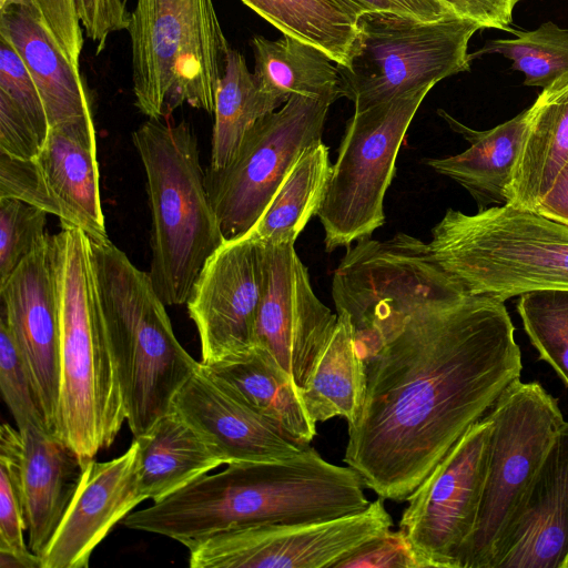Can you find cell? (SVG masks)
Segmentation results:
<instances>
[{
	"instance_id": "ac0fdd59",
	"label": "cell",
	"mask_w": 568,
	"mask_h": 568,
	"mask_svg": "<svg viewBox=\"0 0 568 568\" xmlns=\"http://www.w3.org/2000/svg\"><path fill=\"white\" fill-rule=\"evenodd\" d=\"M145 500L139 480V444L121 456L85 464L77 491L50 542L42 568H87L112 527Z\"/></svg>"
},
{
	"instance_id": "6da1fadb",
	"label": "cell",
	"mask_w": 568,
	"mask_h": 568,
	"mask_svg": "<svg viewBox=\"0 0 568 568\" xmlns=\"http://www.w3.org/2000/svg\"><path fill=\"white\" fill-rule=\"evenodd\" d=\"M332 297L366 365L344 462L379 497L407 500L520 381L515 327L504 301L467 292L406 233L347 247Z\"/></svg>"
},
{
	"instance_id": "1f68e13d",
	"label": "cell",
	"mask_w": 568,
	"mask_h": 568,
	"mask_svg": "<svg viewBox=\"0 0 568 568\" xmlns=\"http://www.w3.org/2000/svg\"><path fill=\"white\" fill-rule=\"evenodd\" d=\"M514 39L490 40L471 60L485 53H499L513 61L511 68L525 75L527 87L546 88L568 74V29L548 21L532 31H511Z\"/></svg>"
},
{
	"instance_id": "e575fe53",
	"label": "cell",
	"mask_w": 568,
	"mask_h": 568,
	"mask_svg": "<svg viewBox=\"0 0 568 568\" xmlns=\"http://www.w3.org/2000/svg\"><path fill=\"white\" fill-rule=\"evenodd\" d=\"M0 390L19 430L28 427L49 430L30 372L2 315H0Z\"/></svg>"
},
{
	"instance_id": "f546056e",
	"label": "cell",
	"mask_w": 568,
	"mask_h": 568,
	"mask_svg": "<svg viewBox=\"0 0 568 568\" xmlns=\"http://www.w3.org/2000/svg\"><path fill=\"white\" fill-rule=\"evenodd\" d=\"M288 36L314 45L346 67L358 39V20L333 0H241Z\"/></svg>"
},
{
	"instance_id": "ab89813d",
	"label": "cell",
	"mask_w": 568,
	"mask_h": 568,
	"mask_svg": "<svg viewBox=\"0 0 568 568\" xmlns=\"http://www.w3.org/2000/svg\"><path fill=\"white\" fill-rule=\"evenodd\" d=\"M455 16L478 22L483 29L511 32L513 12L520 0H438Z\"/></svg>"
},
{
	"instance_id": "2e32d148",
	"label": "cell",
	"mask_w": 568,
	"mask_h": 568,
	"mask_svg": "<svg viewBox=\"0 0 568 568\" xmlns=\"http://www.w3.org/2000/svg\"><path fill=\"white\" fill-rule=\"evenodd\" d=\"M263 284V245L250 235L225 241L206 261L186 302L201 344V364L255 347Z\"/></svg>"
},
{
	"instance_id": "30bf717a",
	"label": "cell",
	"mask_w": 568,
	"mask_h": 568,
	"mask_svg": "<svg viewBox=\"0 0 568 568\" xmlns=\"http://www.w3.org/2000/svg\"><path fill=\"white\" fill-rule=\"evenodd\" d=\"M486 415L490 435L484 494L459 568H489L496 544L565 423L555 397L538 383L520 381Z\"/></svg>"
},
{
	"instance_id": "7bdbcfd3",
	"label": "cell",
	"mask_w": 568,
	"mask_h": 568,
	"mask_svg": "<svg viewBox=\"0 0 568 568\" xmlns=\"http://www.w3.org/2000/svg\"><path fill=\"white\" fill-rule=\"evenodd\" d=\"M337 6L358 20L359 17L373 12H390L409 16L405 9L393 0H333ZM410 17V16H409Z\"/></svg>"
},
{
	"instance_id": "603a6c76",
	"label": "cell",
	"mask_w": 568,
	"mask_h": 568,
	"mask_svg": "<svg viewBox=\"0 0 568 568\" xmlns=\"http://www.w3.org/2000/svg\"><path fill=\"white\" fill-rule=\"evenodd\" d=\"M0 34L28 68L50 128L92 113L80 69L69 60L41 17L12 8L0 14Z\"/></svg>"
},
{
	"instance_id": "ee69618b",
	"label": "cell",
	"mask_w": 568,
	"mask_h": 568,
	"mask_svg": "<svg viewBox=\"0 0 568 568\" xmlns=\"http://www.w3.org/2000/svg\"><path fill=\"white\" fill-rule=\"evenodd\" d=\"M393 1L405 9L410 17L422 21H435L447 17H457L438 0Z\"/></svg>"
},
{
	"instance_id": "d6a6232c",
	"label": "cell",
	"mask_w": 568,
	"mask_h": 568,
	"mask_svg": "<svg viewBox=\"0 0 568 568\" xmlns=\"http://www.w3.org/2000/svg\"><path fill=\"white\" fill-rule=\"evenodd\" d=\"M517 310L539 358L568 386V290H538L519 295Z\"/></svg>"
},
{
	"instance_id": "f1b7e54d",
	"label": "cell",
	"mask_w": 568,
	"mask_h": 568,
	"mask_svg": "<svg viewBox=\"0 0 568 568\" xmlns=\"http://www.w3.org/2000/svg\"><path fill=\"white\" fill-rule=\"evenodd\" d=\"M331 170L328 148L322 140L311 144L293 164L247 235L263 245H294L308 221L317 215Z\"/></svg>"
},
{
	"instance_id": "f6af8a7d",
	"label": "cell",
	"mask_w": 568,
	"mask_h": 568,
	"mask_svg": "<svg viewBox=\"0 0 568 568\" xmlns=\"http://www.w3.org/2000/svg\"><path fill=\"white\" fill-rule=\"evenodd\" d=\"M12 8H23L43 19L39 0H0V14Z\"/></svg>"
},
{
	"instance_id": "9c48e42d",
	"label": "cell",
	"mask_w": 568,
	"mask_h": 568,
	"mask_svg": "<svg viewBox=\"0 0 568 568\" xmlns=\"http://www.w3.org/2000/svg\"><path fill=\"white\" fill-rule=\"evenodd\" d=\"M434 85L355 111L347 121L317 216L326 252L372 237L407 129Z\"/></svg>"
},
{
	"instance_id": "d4e9b609",
	"label": "cell",
	"mask_w": 568,
	"mask_h": 568,
	"mask_svg": "<svg viewBox=\"0 0 568 568\" xmlns=\"http://www.w3.org/2000/svg\"><path fill=\"white\" fill-rule=\"evenodd\" d=\"M139 444V480L145 499L160 501L210 470L225 464L222 456L173 408Z\"/></svg>"
},
{
	"instance_id": "cb8c5ba5",
	"label": "cell",
	"mask_w": 568,
	"mask_h": 568,
	"mask_svg": "<svg viewBox=\"0 0 568 568\" xmlns=\"http://www.w3.org/2000/svg\"><path fill=\"white\" fill-rule=\"evenodd\" d=\"M529 109L509 203L534 211L568 162V74L544 88Z\"/></svg>"
},
{
	"instance_id": "d6986e66",
	"label": "cell",
	"mask_w": 568,
	"mask_h": 568,
	"mask_svg": "<svg viewBox=\"0 0 568 568\" xmlns=\"http://www.w3.org/2000/svg\"><path fill=\"white\" fill-rule=\"evenodd\" d=\"M172 408L226 465L290 459L310 446L248 407L201 362L175 395Z\"/></svg>"
},
{
	"instance_id": "ffe728a7",
	"label": "cell",
	"mask_w": 568,
	"mask_h": 568,
	"mask_svg": "<svg viewBox=\"0 0 568 568\" xmlns=\"http://www.w3.org/2000/svg\"><path fill=\"white\" fill-rule=\"evenodd\" d=\"M568 555V422L499 538L489 568H562Z\"/></svg>"
},
{
	"instance_id": "74e56055",
	"label": "cell",
	"mask_w": 568,
	"mask_h": 568,
	"mask_svg": "<svg viewBox=\"0 0 568 568\" xmlns=\"http://www.w3.org/2000/svg\"><path fill=\"white\" fill-rule=\"evenodd\" d=\"M335 568H426L406 535L390 529L359 547Z\"/></svg>"
},
{
	"instance_id": "52a82bcc",
	"label": "cell",
	"mask_w": 568,
	"mask_h": 568,
	"mask_svg": "<svg viewBox=\"0 0 568 568\" xmlns=\"http://www.w3.org/2000/svg\"><path fill=\"white\" fill-rule=\"evenodd\" d=\"M126 30L141 113L168 118L183 104L214 113L231 47L213 0H136Z\"/></svg>"
},
{
	"instance_id": "b9f144b4",
	"label": "cell",
	"mask_w": 568,
	"mask_h": 568,
	"mask_svg": "<svg viewBox=\"0 0 568 568\" xmlns=\"http://www.w3.org/2000/svg\"><path fill=\"white\" fill-rule=\"evenodd\" d=\"M534 211L568 226V162L560 170L554 184Z\"/></svg>"
},
{
	"instance_id": "5bb4252c",
	"label": "cell",
	"mask_w": 568,
	"mask_h": 568,
	"mask_svg": "<svg viewBox=\"0 0 568 568\" xmlns=\"http://www.w3.org/2000/svg\"><path fill=\"white\" fill-rule=\"evenodd\" d=\"M11 197L57 216L89 239L108 237L100 197L92 113L50 128L40 152L20 160L0 153V199Z\"/></svg>"
},
{
	"instance_id": "bcb514c9",
	"label": "cell",
	"mask_w": 568,
	"mask_h": 568,
	"mask_svg": "<svg viewBox=\"0 0 568 568\" xmlns=\"http://www.w3.org/2000/svg\"><path fill=\"white\" fill-rule=\"evenodd\" d=\"M110 1H111L114 19H115L119 30L120 31L123 29L126 30V28L129 26V21H130V13L126 9L129 0H110Z\"/></svg>"
},
{
	"instance_id": "836d02e7",
	"label": "cell",
	"mask_w": 568,
	"mask_h": 568,
	"mask_svg": "<svg viewBox=\"0 0 568 568\" xmlns=\"http://www.w3.org/2000/svg\"><path fill=\"white\" fill-rule=\"evenodd\" d=\"M22 436L3 424L0 430V551L20 558L26 568H42L41 558L24 541L27 531L20 485Z\"/></svg>"
},
{
	"instance_id": "3957f363",
	"label": "cell",
	"mask_w": 568,
	"mask_h": 568,
	"mask_svg": "<svg viewBox=\"0 0 568 568\" xmlns=\"http://www.w3.org/2000/svg\"><path fill=\"white\" fill-rule=\"evenodd\" d=\"M60 315V388L54 435L85 462L114 442L126 413L95 296L87 234L51 235Z\"/></svg>"
},
{
	"instance_id": "83f0119b",
	"label": "cell",
	"mask_w": 568,
	"mask_h": 568,
	"mask_svg": "<svg viewBox=\"0 0 568 568\" xmlns=\"http://www.w3.org/2000/svg\"><path fill=\"white\" fill-rule=\"evenodd\" d=\"M251 47L257 83L281 105L292 94L342 98L337 63L318 48L288 36H254Z\"/></svg>"
},
{
	"instance_id": "7c38bea8",
	"label": "cell",
	"mask_w": 568,
	"mask_h": 568,
	"mask_svg": "<svg viewBox=\"0 0 568 568\" xmlns=\"http://www.w3.org/2000/svg\"><path fill=\"white\" fill-rule=\"evenodd\" d=\"M384 498L328 520L240 526L181 541L193 568H335L392 528Z\"/></svg>"
},
{
	"instance_id": "7a4b0ae2",
	"label": "cell",
	"mask_w": 568,
	"mask_h": 568,
	"mask_svg": "<svg viewBox=\"0 0 568 568\" xmlns=\"http://www.w3.org/2000/svg\"><path fill=\"white\" fill-rule=\"evenodd\" d=\"M363 487L354 469L308 446L290 459L229 464L131 511L122 524L181 542L240 526L328 520L366 509Z\"/></svg>"
},
{
	"instance_id": "7dc6e473",
	"label": "cell",
	"mask_w": 568,
	"mask_h": 568,
	"mask_svg": "<svg viewBox=\"0 0 568 568\" xmlns=\"http://www.w3.org/2000/svg\"><path fill=\"white\" fill-rule=\"evenodd\" d=\"M562 568H568V555H567V558H566V560H565V562L562 565Z\"/></svg>"
},
{
	"instance_id": "8d00e7d4",
	"label": "cell",
	"mask_w": 568,
	"mask_h": 568,
	"mask_svg": "<svg viewBox=\"0 0 568 568\" xmlns=\"http://www.w3.org/2000/svg\"><path fill=\"white\" fill-rule=\"evenodd\" d=\"M0 101L10 105L43 140L50 125L39 90L13 45L0 34Z\"/></svg>"
},
{
	"instance_id": "d590c367",
	"label": "cell",
	"mask_w": 568,
	"mask_h": 568,
	"mask_svg": "<svg viewBox=\"0 0 568 568\" xmlns=\"http://www.w3.org/2000/svg\"><path fill=\"white\" fill-rule=\"evenodd\" d=\"M47 214L17 199H0V285L49 237Z\"/></svg>"
},
{
	"instance_id": "7402d4cb",
	"label": "cell",
	"mask_w": 568,
	"mask_h": 568,
	"mask_svg": "<svg viewBox=\"0 0 568 568\" xmlns=\"http://www.w3.org/2000/svg\"><path fill=\"white\" fill-rule=\"evenodd\" d=\"M437 113L460 134L469 148L443 159H428L426 164L438 174L462 185L476 201L478 211L493 204L509 203L513 169L526 131L530 109L485 131L471 129L443 109Z\"/></svg>"
},
{
	"instance_id": "277c9868",
	"label": "cell",
	"mask_w": 568,
	"mask_h": 568,
	"mask_svg": "<svg viewBox=\"0 0 568 568\" xmlns=\"http://www.w3.org/2000/svg\"><path fill=\"white\" fill-rule=\"evenodd\" d=\"M89 239V237H88ZM97 301L134 437L172 409L200 366L178 341L149 273L109 239H89Z\"/></svg>"
},
{
	"instance_id": "9a60e30c",
	"label": "cell",
	"mask_w": 568,
	"mask_h": 568,
	"mask_svg": "<svg viewBox=\"0 0 568 568\" xmlns=\"http://www.w3.org/2000/svg\"><path fill=\"white\" fill-rule=\"evenodd\" d=\"M336 324L337 314L315 295L307 268L294 245H263L255 347L273 358L300 390Z\"/></svg>"
},
{
	"instance_id": "484cf974",
	"label": "cell",
	"mask_w": 568,
	"mask_h": 568,
	"mask_svg": "<svg viewBox=\"0 0 568 568\" xmlns=\"http://www.w3.org/2000/svg\"><path fill=\"white\" fill-rule=\"evenodd\" d=\"M203 366L237 398L293 438L310 444L315 437L316 424L300 389L264 351L254 347L241 356Z\"/></svg>"
},
{
	"instance_id": "5b68a950",
	"label": "cell",
	"mask_w": 568,
	"mask_h": 568,
	"mask_svg": "<svg viewBox=\"0 0 568 568\" xmlns=\"http://www.w3.org/2000/svg\"><path fill=\"white\" fill-rule=\"evenodd\" d=\"M151 211L150 278L165 305L186 304L209 257L225 242L186 121L149 119L132 134Z\"/></svg>"
},
{
	"instance_id": "f35d334b",
	"label": "cell",
	"mask_w": 568,
	"mask_h": 568,
	"mask_svg": "<svg viewBox=\"0 0 568 568\" xmlns=\"http://www.w3.org/2000/svg\"><path fill=\"white\" fill-rule=\"evenodd\" d=\"M39 3L47 27L69 60L80 68L83 36L73 0H39Z\"/></svg>"
},
{
	"instance_id": "ba28073f",
	"label": "cell",
	"mask_w": 568,
	"mask_h": 568,
	"mask_svg": "<svg viewBox=\"0 0 568 568\" xmlns=\"http://www.w3.org/2000/svg\"><path fill=\"white\" fill-rule=\"evenodd\" d=\"M480 29L458 17L422 21L390 12L363 14L349 63L337 64L341 95L359 111L468 71V43Z\"/></svg>"
},
{
	"instance_id": "4fadbf2b",
	"label": "cell",
	"mask_w": 568,
	"mask_h": 568,
	"mask_svg": "<svg viewBox=\"0 0 568 568\" xmlns=\"http://www.w3.org/2000/svg\"><path fill=\"white\" fill-rule=\"evenodd\" d=\"M490 435L485 415L408 496L399 529L427 567L459 568L484 494Z\"/></svg>"
},
{
	"instance_id": "44dd1931",
	"label": "cell",
	"mask_w": 568,
	"mask_h": 568,
	"mask_svg": "<svg viewBox=\"0 0 568 568\" xmlns=\"http://www.w3.org/2000/svg\"><path fill=\"white\" fill-rule=\"evenodd\" d=\"M20 433L27 544L41 558L77 491L87 463L47 429L28 427Z\"/></svg>"
},
{
	"instance_id": "4316f807",
	"label": "cell",
	"mask_w": 568,
	"mask_h": 568,
	"mask_svg": "<svg viewBox=\"0 0 568 568\" xmlns=\"http://www.w3.org/2000/svg\"><path fill=\"white\" fill-rule=\"evenodd\" d=\"M336 314L335 331L300 394L315 424L342 416L352 425L365 400L366 365L355 347L347 316Z\"/></svg>"
},
{
	"instance_id": "8fae6325",
	"label": "cell",
	"mask_w": 568,
	"mask_h": 568,
	"mask_svg": "<svg viewBox=\"0 0 568 568\" xmlns=\"http://www.w3.org/2000/svg\"><path fill=\"white\" fill-rule=\"evenodd\" d=\"M336 100L292 94L250 129L226 166L206 169V191L225 241L252 230L303 151L322 140Z\"/></svg>"
},
{
	"instance_id": "4dcf8cb0",
	"label": "cell",
	"mask_w": 568,
	"mask_h": 568,
	"mask_svg": "<svg viewBox=\"0 0 568 568\" xmlns=\"http://www.w3.org/2000/svg\"><path fill=\"white\" fill-rule=\"evenodd\" d=\"M282 105L264 92L250 72L244 55L230 48L225 72L220 81L214 109L211 161L222 169L236 154L250 129Z\"/></svg>"
},
{
	"instance_id": "60d3db41",
	"label": "cell",
	"mask_w": 568,
	"mask_h": 568,
	"mask_svg": "<svg viewBox=\"0 0 568 568\" xmlns=\"http://www.w3.org/2000/svg\"><path fill=\"white\" fill-rule=\"evenodd\" d=\"M75 13L85 36L97 43V53L108 37L119 31L110 0H73Z\"/></svg>"
},
{
	"instance_id": "e0dca14e",
	"label": "cell",
	"mask_w": 568,
	"mask_h": 568,
	"mask_svg": "<svg viewBox=\"0 0 568 568\" xmlns=\"http://www.w3.org/2000/svg\"><path fill=\"white\" fill-rule=\"evenodd\" d=\"M1 315L30 372L54 434L60 388V315L51 235L0 285Z\"/></svg>"
},
{
	"instance_id": "8992f818",
	"label": "cell",
	"mask_w": 568,
	"mask_h": 568,
	"mask_svg": "<svg viewBox=\"0 0 568 568\" xmlns=\"http://www.w3.org/2000/svg\"><path fill=\"white\" fill-rule=\"evenodd\" d=\"M428 250L470 294L501 301L568 290V226L510 203L466 214L448 209Z\"/></svg>"
}]
</instances>
